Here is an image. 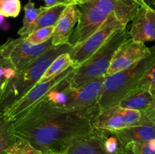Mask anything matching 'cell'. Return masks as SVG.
<instances>
[{
	"instance_id": "cell-7",
	"label": "cell",
	"mask_w": 155,
	"mask_h": 154,
	"mask_svg": "<svg viewBox=\"0 0 155 154\" xmlns=\"http://www.w3.org/2000/svg\"><path fill=\"white\" fill-rule=\"evenodd\" d=\"M104 79L105 75L76 88L71 87L62 110L79 113L92 121L100 112L98 102Z\"/></svg>"
},
{
	"instance_id": "cell-32",
	"label": "cell",
	"mask_w": 155,
	"mask_h": 154,
	"mask_svg": "<svg viewBox=\"0 0 155 154\" xmlns=\"http://www.w3.org/2000/svg\"><path fill=\"white\" fill-rule=\"evenodd\" d=\"M5 22V17L3 16L2 14H0V27H1L2 25Z\"/></svg>"
},
{
	"instance_id": "cell-24",
	"label": "cell",
	"mask_w": 155,
	"mask_h": 154,
	"mask_svg": "<svg viewBox=\"0 0 155 154\" xmlns=\"http://www.w3.org/2000/svg\"><path fill=\"white\" fill-rule=\"evenodd\" d=\"M7 154H43L33 147L27 140L18 138L5 150Z\"/></svg>"
},
{
	"instance_id": "cell-5",
	"label": "cell",
	"mask_w": 155,
	"mask_h": 154,
	"mask_svg": "<svg viewBox=\"0 0 155 154\" xmlns=\"http://www.w3.org/2000/svg\"><path fill=\"white\" fill-rule=\"evenodd\" d=\"M155 122V108L146 111L129 110L116 105L99 112L91 121L93 128L117 131L129 127Z\"/></svg>"
},
{
	"instance_id": "cell-13",
	"label": "cell",
	"mask_w": 155,
	"mask_h": 154,
	"mask_svg": "<svg viewBox=\"0 0 155 154\" xmlns=\"http://www.w3.org/2000/svg\"><path fill=\"white\" fill-rule=\"evenodd\" d=\"M104 132L92 128L90 132L75 139L63 154H111L104 147Z\"/></svg>"
},
{
	"instance_id": "cell-33",
	"label": "cell",
	"mask_w": 155,
	"mask_h": 154,
	"mask_svg": "<svg viewBox=\"0 0 155 154\" xmlns=\"http://www.w3.org/2000/svg\"><path fill=\"white\" fill-rule=\"evenodd\" d=\"M68 2L70 3V4H72V1H73V0H68Z\"/></svg>"
},
{
	"instance_id": "cell-4",
	"label": "cell",
	"mask_w": 155,
	"mask_h": 154,
	"mask_svg": "<svg viewBox=\"0 0 155 154\" xmlns=\"http://www.w3.org/2000/svg\"><path fill=\"white\" fill-rule=\"evenodd\" d=\"M130 39L128 28L120 29L112 34L105 43L73 72L71 86L78 88L89 82L106 75L115 51Z\"/></svg>"
},
{
	"instance_id": "cell-27",
	"label": "cell",
	"mask_w": 155,
	"mask_h": 154,
	"mask_svg": "<svg viewBox=\"0 0 155 154\" xmlns=\"http://www.w3.org/2000/svg\"><path fill=\"white\" fill-rule=\"evenodd\" d=\"M8 80V79H7L4 75H3L2 66H0V101H1L3 92H4L5 88L6 85H7Z\"/></svg>"
},
{
	"instance_id": "cell-21",
	"label": "cell",
	"mask_w": 155,
	"mask_h": 154,
	"mask_svg": "<svg viewBox=\"0 0 155 154\" xmlns=\"http://www.w3.org/2000/svg\"><path fill=\"white\" fill-rule=\"evenodd\" d=\"M18 139L14 134L12 122H8L0 112V154L5 152Z\"/></svg>"
},
{
	"instance_id": "cell-9",
	"label": "cell",
	"mask_w": 155,
	"mask_h": 154,
	"mask_svg": "<svg viewBox=\"0 0 155 154\" xmlns=\"http://www.w3.org/2000/svg\"><path fill=\"white\" fill-rule=\"evenodd\" d=\"M127 27V24H123L114 15L110 14L105 22L92 36L82 43L71 47L68 53L74 65L78 66L86 61L105 43L113 33Z\"/></svg>"
},
{
	"instance_id": "cell-23",
	"label": "cell",
	"mask_w": 155,
	"mask_h": 154,
	"mask_svg": "<svg viewBox=\"0 0 155 154\" xmlns=\"http://www.w3.org/2000/svg\"><path fill=\"white\" fill-rule=\"evenodd\" d=\"M125 154H155V140L130 143L124 146Z\"/></svg>"
},
{
	"instance_id": "cell-1",
	"label": "cell",
	"mask_w": 155,
	"mask_h": 154,
	"mask_svg": "<svg viewBox=\"0 0 155 154\" xmlns=\"http://www.w3.org/2000/svg\"><path fill=\"white\" fill-rule=\"evenodd\" d=\"M12 124L18 138L27 140L43 154H63L75 139L92 130L87 117L61 110L45 98Z\"/></svg>"
},
{
	"instance_id": "cell-22",
	"label": "cell",
	"mask_w": 155,
	"mask_h": 154,
	"mask_svg": "<svg viewBox=\"0 0 155 154\" xmlns=\"http://www.w3.org/2000/svg\"><path fill=\"white\" fill-rule=\"evenodd\" d=\"M55 26H49V27H42L33 30L28 36H25L24 39L26 42L33 45H40L45 43V42L51 39Z\"/></svg>"
},
{
	"instance_id": "cell-30",
	"label": "cell",
	"mask_w": 155,
	"mask_h": 154,
	"mask_svg": "<svg viewBox=\"0 0 155 154\" xmlns=\"http://www.w3.org/2000/svg\"><path fill=\"white\" fill-rule=\"evenodd\" d=\"M132 1L135 2H136L137 4H139V6H143V5H148L146 2H145V0H132Z\"/></svg>"
},
{
	"instance_id": "cell-19",
	"label": "cell",
	"mask_w": 155,
	"mask_h": 154,
	"mask_svg": "<svg viewBox=\"0 0 155 154\" xmlns=\"http://www.w3.org/2000/svg\"><path fill=\"white\" fill-rule=\"evenodd\" d=\"M73 66H75L71 60L69 53L65 52L58 56L48 66L46 70L41 77L39 82H45L48 80L54 78L60 75L68 69Z\"/></svg>"
},
{
	"instance_id": "cell-2",
	"label": "cell",
	"mask_w": 155,
	"mask_h": 154,
	"mask_svg": "<svg viewBox=\"0 0 155 154\" xmlns=\"http://www.w3.org/2000/svg\"><path fill=\"white\" fill-rule=\"evenodd\" d=\"M149 55L130 67L105 76L99 98L100 111L116 106L136 89L155 63V45Z\"/></svg>"
},
{
	"instance_id": "cell-12",
	"label": "cell",
	"mask_w": 155,
	"mask_h": 154,
	"mask_svg": "<svg viewBox=\"0 0 155 154\" xmlns=\"http://www.w3.org/2000/svg\"><path fill=\"white\" fill-rule=\"evenodd\" d=\"M129 30L130 38L135 42L155 40V9L149 5L139 6L132 20Z\"/></svg>"
},
{
	"instance_id": "cell-14",
	"label": "cell",
	"mask_w": 155,
	"mask_h": 154,
	"mask_svg": "<svg viewBox=\"0 0 155 154\" xmlns=\"http://www.w3.org/2000/svg\"><path fill=\"white\" fill-rule=\"evenodd\" d=\"M80 17V9L75 4H69L59 17L54 27L51 42L54 46L69 43V39Z\"/></svg>"
},
{
	"instance_id": "cell-16",
	"label": "cell",
	"mask_w": 155,
	"mask_h": 154,
	"mask_svg": "<svg viewBox=\"0 0 155 154\" xmlns=\"http://www.w3.org/2000/svg\"><path fill=\"white\" fill-rule=\"evenodd\" d=\"M117 106L139 111H146L154 109L155 108V90L139 85L126 96Z\"/></svg>"
},
{
	"instance_id": "cell-25",
	"label": "cell",
	"mask_w": 155,
	"mask_h": 154,
	"mask_svg": "<svg viewBox=\"0 0 155 154\" xmlns=\"http://www.w3.org/2000/svg\"><path fill=\"white\" fill-rule=\"evenodd\" d=\"M21 10V0H0V14L5 18H17Z\"/></svg>"
},
{
	"instance_id": "cell-11",
	"label": "cell",
	"mask_w": 155,
	"mask_h": 154,
	"mask_svg": "<svg viewBox=\"0 0 155 154\" xmlns=\"http://www.w3.org/2000/svg\"><path fill=\"white\" fill-rule=\"evenodd\" d=\"M151 48L145 43L135 42L130 38L117 49L105 76L130 67L149 55Z\"/></svg>"
},
{
	"instance_id": "cell-17",
	"label": "cell",
	"mask_w": 155,
	"mask_h": 154,
	"mask_svg": "<svg viewBox=\"0 0 155 154\" xmlns=\"http://www.w3.org/2000/svg\"><path fill=\"white\" fill-rule=\"evenodd\" d=\"M113 132L124 146L130 143L155 140V122L129 127Z\"/></svg>"
},
{
	"instance_id": "cell-15",
	"label": "cell",
	"mask_w": 155,
	"mask_h": 154,
	"mask_svg": "<svg viewBox=\"0 0 155 154\" xmlns=\"http://www.w3.org/2000/svg\"><path fill=\"white\" fill-rule=\"evenodd\" d=\"M87 3L107 14H112L127 25L133 20L139 8V5L132 0H90Z\"/></svg>"
},
{
	"instance_id": "cell-18",
	"label": "cell",
	"mask_w": 155,
	"mask_h": 154,
	"mask_svg": "<svg viewBox=\"0 0 155 154\" xmlns=\"http://www.w3.org/2000/svg\"><path fill=\"white\" fill-rule=\"evenodd\" d=\"M45 8V6H41L36 8L35 3L32 0H29L28 2L24 6V18L23 20V26L18 32L20 36L25 37L33 32L39 15Z\"/></svg>"
},
{
	"instance_id": "cell-3",
	"label": "cell",
	"mask_w": 155,
	"mask_h": 154,
	"mask_svg": "<svg viewBox=\"0 0 155 154\" xmlns=\"http://www.w3.org/2000/svg\"><path fill=\"white\" fill-rule=\"evenodd\" d=\"M71 48L69 43L54 46L11 78L0 101V112L2 113L34 87L51 62L60 54L68 52Z\"/></svg>"
},
{
	"instance_id": "cell-20",
	"label": "cell",
	"mask_w": 155,
	"mask_h": 154,
	"mask_svg": "<svg viewBox=\"0 0 155 154\" xmlns=\"http://www.w3.org/2000/svg\"><path fill=\"white\" fill-rule=\"evenodd\" d=\"M67 5H58L49 8L45 6L46 8L39 15L33 30L42 28V27L55 26L59 17L61 16Z\"/></svg>"
},
{
	"instance_id": "cell-28",
	"label": "cell",
	"mask_w": 155,
	"mask_h": 154,
	"mask_svg": "<svg viewBox=\"0 0 155 154\" xmlns=\"http://www.w3.org/2000/svg\"><path fill=\"white\" fill-rule=\"evenodd\" d=\"M46 7H52L58 5H69L68 0H43Z\"/></svg>"
},
{
	"instance_id": "cell-31",
	"label": "cell",
	"mask_w": 155,
	"mask_h": 154,
	"mask_svg": "<svg viewBox=\"0 0 155 154\" xmlns=\"http://www.w3.org/2000/svg\"><path fill=\"white\" fill-rule=\"evenodd\" d=\"M145 2L155 9V0H145Z\"/></svg>"
},
{
	"instance_id": "cell-8",
	"label": "cell",
	"mask_w": 155,
	"mask_h": 154,
	"mask_svg": "<svg viewBox=\"0 0 155 154\" xmlns=\"http://www.w3.org/2000/svg\"><path fill=\"white\" fill-rule=\"evenodd\" d=\"M76 68L77 66H73L51 79L45 82H38L25 95L2 113L6 120L12 123L21 119L36 104L40 102L53 88L72 73Z\"/></svg>"
},
{
	"instance_id": "cell-26",
	"label": "cell",
	"mask_w": 155,
	"mask_h": 154,
	"mask_svg": "<svg viewBox=\"0 0 155 154\" xmlns=\"http://www.w3.org/2000/svg\"><path fill=\"white\" fill-rule=\"evenodd\" d=\"M139 85L146 86L151 89L155 90V63Z\"/></svg>"
},
{
	"instance_id": "cell-6",
	"label": "cell",
	"mask_w": 155,
	"mask_h": 154,
	"mask_svg": "<svg viewBox=\"0 0 155 154\" xmlns=\"http://www.w3.org/2000/svg\"><path fill=\"white\" fill-rule=\"evenodd\" d=\"M53 47L51 39L40 45L26 42L24 36L9 39L0 45V66H10L18 72Z\"/></svg>"
},
{
	"instance_id": "cell-10",
	"label": "cell",
	"mask_w": 155,
	"mask_h": 154,
	"mask_svg": "<svg viewBox=\"0 0 155 154\" xmlns=\"http://www.w3.org/2000/svg\"><path fill=\"white\" fill-rule=\"evenodd\" d=\"M80 9V17L77 27L69 39L71 47L84 42L92 36L108 18L109 14L101 11L89 3L77 5Z\"/></svg>"
},
{
	"instance_id": "cell-34",
	"label": "cell",
	"mask_w": 155,
	"mask_h": 154,
	"mask_svg": "<svg viewBox=\"0 0 155 154\" xmlns=\"http://www.w3.org/2000/svg\"><path fill=\"white\" fill-rule=\"evenodd\" d=\"M2 154H7V153H6V152H5H5H3Z\"/></svg>"
},
{
	"instance_id": "cell-29",
	"label": "cell",
	"mask_w": 155,
	"mask_h": 154,
	"mask_svg": "<svg viewBox=\"0 0 155 154\" xmlns=\"http://www.w3.org/2000/svg\"><path fill=\"white\" fill-rule=\"evenodd\" d=\"M89 1H90V0H73L72 4L80 5V4H83V3L87 2Z\"/></svg>"
}]
</instances>
